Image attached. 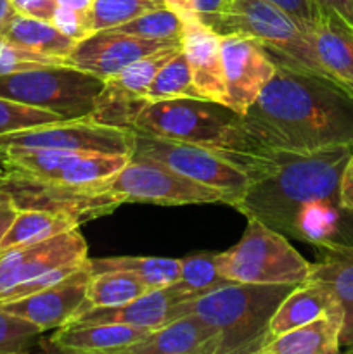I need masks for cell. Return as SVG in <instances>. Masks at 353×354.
I'll list each match as a JSON object with an SVG mask.
<instances>
[{
  "mask_svg": "<svg viewBox=\"0 0 353 354\" xmlns=\"http://www.w3.org/2000/svg\"><path fill=\"white\" fill-rule=\"evenodd\" d=\"M339 204H341V209L353 211V152L346 161L341 180H339Z\"/></svg>",
  "mask_w": 353,
  "mask_h": 354,
  "instance_id": "41",
  "label": "cell"
},
{
  "mask_svg": "<svg viewBox=\"0 0 353 354\" xmlns=\"http://www.w3.org/2000/svg\"><path fill=\"white\" fill-rule=\"evenodd\" d=\"M159 7H165L163 0H93V30L102 31L120 26Z\"/></svg>",
  "mask_w": 353,
  "mask_h": 354,
  "instance_id": "33",
  "label": "cell"
},
{
  "mask_svg": "<svg viewBox=\"0 0 353 354\" xmlns=\"http://www.w3.org/2000/svg\"><path fill=\"white\" fill-rule=\"evenodd\" d=\"M17 207L14 206L12 199H10L9 194L6 190L0 189V245H2V239L6 235V232L9 230L10 223L16 218Z\"/></svg>",
  "mask_w": 353,
  "mask_h": 354,
  "instance_id": "43",
  "label": "cell"
},
{
  "mask_svg": "<svg viewBox=\"0 0 353 354\" xmlns=\"http://www.w3.org/2000/svg\"><path fill=\"white\" fill-rule=\"evenodd\" d=\"M180 44L182 41L149 40L134 35L102 30L96 31L85 40L76 41L71 54L68 55V62L75 68L107 80L137 59Z\"/></svg>",
  "mask_w": 353,
  "mask_h": 354,
  "instance_id": "16",
  "label": "cell"
},
{
  "mask_svg": "<svg viewBox=\"0 0 353 354\" xmlns=\"http://www.w3.org/2000/svg\"><path fill=\"white\" fill-rule=\"evenodd\" d=\"M59 64H69V62L66 59L51 57V55L30 50V48L14 44L3 37L0 38V76Z\"/></svg>",
  "mask_w": 353,
  "mask_h": 354,
  "instance_id": "36",
  "label": "cell"
},
{
  "mask_svg": "<svg viewBox=\"0 0 353 354\" xmlns=\"http://www.w3.org/2000/svg\"><path fill=\"white\" fill-rule=\"evenodd\" d=\"M220 332L196 313L151 330L125 354H220Z\"/></svg>",
  "mask_w": 353,
  "mask_h": 354,
  "instance_id": "19",
  "label": "cell"
},
{
  "mask_svg": "<svg viewBox=\"0 0 353 354\" xmlns=\"http://www.w3.org/2000/svg\"><path fill=\"white\" fill-rule=\"evenodd\" d=\"M89 259V248L78 228L35 244L0 252V303L16 287L66 265Z\"/></svg>",
  "mask_w": 353,
  "mask_h": 354,
  "instance_id": "13",
  "label": "cell"
},
{
  "mask_svg": "<svg viewBox=\"0 0 353 354\" xmlns=\"http://www.w3.org/2000/svg\"><path fill=\"white\" fill-rule=\"evenodd\" d=\"M102 88V78L71 64L0 76V97L48 111L61 120L90 116Z\"/></svg>",
  "mask_w": 353,
  "mask_h": 354,
  "instance_id": "6",
  "label": "cell"
},
{
  "mask_svg": "<svg viewBox=\"0 0 353 354\" xmlns=\"http://www.w3.org/2000/svg\"><path fill=\"white\" fill-rule=\"evenodd\" d=\"M352 152L353 145L314 152L269 151L234 207L282 235L311 242L308 216L341 207L339 180Z\"/></svg>",
  "mask_w": 353,
  "mask_h": 354,
  "instance_id": "2",
  "label": "cell"
},
{
  "mask_svg": "<svg viewBox=\"0 0 353 354\" xmlns=\"http://www.w3.org/2000/svg\"><path fill=\"white\" fill-rule=\"evenodd\" d=\"M165 7H168L170 10H173L175 14H179L183 21L192 19V0H163Z\"/></svg>",
  "mask_w": 353,
  "mask_h": 354,
  "instance_id": "46",
  "label": "cell"
},
{
  "mask_svg": "<svg viewBox=\"0 0 353 354\" xmlns=\"http://www.w3.org/2000/svg\"><path fill=\"white\" fill-rule=\"evenodd\" d=\"M3 38L17 45H23L30 50L51 55V57L66 59V61L76 45V41L66 37L52 21L21 16V14L14 16Z\"/></svg>",
  "mask_w": 353,
  "mask_h": 354,
  "instance_id": "26",
  "label": "cell"
},
{
  "mask_svg": "<svg viewBox=\"0 0 353 354\" xmlns=\"http://www.w3.org/2000/svg\"><path fill=\"white\" fill-rule=\"evenodd\" d=\"M170 99H203L194 86L189 62L182 48L161 66L145 95L147 102Z\"/></svg>",
  "mask_w": 353,
  "mask_h": 354,
  "instance_id": "30",
  "label": "cell"
},
{
  "mask_svg": "<svg viewBox=\"0 0 353 354\" xmlns=\"http://www.w3.org/2000/svg\"><path fill=\"white\" fill-rule=\"evenodd\" d=\"M16 9H14L10 0H0V38L7 33L10 26V21L16 16Z\"/></svg>",
  "mask_w": 353,
  "mask_h": 354,
  "instance_id": "45",
  "label": "cell"
},
{
  "mask_svg": "<svg viewBox=\"0 0 353 354\" xmlns=\"http://www.w3.org/2000/svg\"><path fill=\"white\" fill-rule=\"evenodd\" d=\"M220 37L227 93L225 106L242 116L275 75V64L263 45L253 37L242 33Z\"/></svg>",
  "mask_w": 353,
  "mask_h": 354,
  "instance_id": "14",
  "label": "cell"
},
{
  "mask_svg": "<svg viewBox=\"0 0 353 354\" xmlns=\"http://www.w3.org/2000/svg\"><path fill=\"white\" fill-rule=\"evenodd\" d=\"M109 189L125 203L159 206L227 203L221 190L180 175L154 159L130 158V161L109 180Z\"/></svg>",
  "mask_w": 353,
  "mask_h": 354,
  "instance_id": "11",
  "label": "cell"
},
{
  "mask_svg": "<svg viewBox=\"0 0 353 354\" xmlns=\"http://www.w3.org/2000/svg\"><path fill=\"white\" fill-rule=\"evenodd\" d=\"M55 121H61L57 114L0 97V137Z\"/></svg>",
  "mask_w": 353,
  "mask_h": 354,
  "instance_id": "35",
  "label": "cell"
},
{
  "mask_svg": "<svg viewBox=\"0 0 353 354\" xmlns=\"http://www.w3.org/2000/svg\"><path fill=\"white\" fill-rule=\"evenodd\" d=\"M291 283L228 282L179 306L180 317L199 315L221 337L220 354H260L272 341L270 320Z\"/></svg>",
  "mask_w": 353,
  "mask_h": 354,
  "instance_id": "4",
  "label": "cell"
},
{
  "mask_svg": "<svg viewBox=\"0 0 353 354\" xmlns=\"http://www.w3.org/2000/svg\"><path fill=\"white\" fill-rule=\"evenodd\" d=\"M308 40L329 82L353 100V28L338 14L322 12Z\"/></svg>",
  "mask_w": 353,
  "mask_h": 354,
  "instance_id": "20",
  "label": "cell"
},
{
  "mask_svg": "<svg viewBox=\"0 0 353 354\" xmlns=\"http://www.w3.org/2000/svg\"><path fill=\"white\" fill-rule=\"evenodd\" d=\"M17 14L37 19L52 21L54 19L57 0H10Z\"/></svg>",
  "mask_w": 353,
  "mask_h": 354,
  "instance_id": "40",
  "label": "cell"
},
{
  "mask_svg": "<svg viewBox=\"0 0 353 354\" xmlns=\"http://www.w3.org/2000/svg\"><path fill=\"white\" fill-rule=\"evenodd\" d=\"M132 158L154 159L176 173L208 187L221 190L228 206H235L248 187L249 176L239 168L234 158L213 149L187 142L168 140L135 130V147Z\"/></svg>",
  "mask_w": 353,
  "mask_h": 354,
  "instance_id": "8",
  "label": "cell"
},
{
  "mask_svg": "<svg viewBox=\"0 0 353 354\" xmlns=\"http://www.w3.org/2000/svg\"><path fill=\"white\" fill-rule=\"evenodd\" d=\"M52 23L71 40L82 41L96 33L92 23V12H82V10H73L68 7L57 6Z\"/></svg>",
  "mask_w": 353,
  "mask_h": 354,
  "instance_id": "37",
  "label": "cell"
},
{
  "mask_svg": "<svg viewBox=\"0 0 353 354\" xmlns=\"http://www.w3.org/2000/svg\"><path fill=\"white\" fill-rule=\"evenodd\" d=\"M266 2L273 3L280 10H284L287 16L293 17L294 23L305 31L307 37L317 26L322 17L320 9L311 0H266Z\"/></svg>",
  "mask_w": 353,
  "mask_h": 354,
  "instance_id": "38",
  "label": "cell"
},
{
  "mask_svg": "<svg viewBox=\"0 0 353 354\" xmlns=\"http://www.w3.org/2000/svg\"><path fill=\"white\" fill-rule=\"evenodd\" d=\"M109 31L149 38V40L182 41L183 19L179 14L170 10L168 7H159V9L149 10V12L142 14V16L128 21V23L109 28Z\"/></svg>",
  "mask_w": 353,
  "mask_h": 354,
  "instance_id": "32",
  "label": "cell"
},
{
  "mask_svg": "<svg viewBox=\"0 0 353 354\" xmlns=\"http://www.w3.org/2000/svg\"><path fill=\"white\" fill-rule=\"evenodd\" d=\"M151 330L125 324H66L55 328L52 349L73 354H125Z\"/></svg>",
  "mask_w": 353,
  "mask_h": 354,
  "instance_id": "21",
  "label": "cell"
},
{
  "mask_svg": "<svg viewBox=\"0 0 353 354\" xmlns=\"http://www.w3.org/2000/svg\"><path fill=\"white\" fill-rule=\"evenodd\" d=\"M343 308L334 294L320 282L305 280L298 283L277 306L272 320H270V334L272 339L280 334L301 327L329 311Z\"/></svg>",
  "mask_w": 353,
  "mask_h": 354,
  "instance_id": "23",
  "label": "cell"
},
{
  "mask_svg": "<svg viewBox=\"0 0 353 354\" xmlns=\"http://www.w3.org/2000/svg\"><path fill=\"white\" fill-rule=\"evenodd\" d=\"M217 268L230 282L298 286L308 280L311 263L287 242L286 235L256 218H248L241 241L217 252Z\"/></svg>",
  "mask_w": 353,
  "mask_h": 354,
  "instance_id": "5",
  "label": "cell"
},
{
  "mask_svg": "<svg viewBox=\"0 0 353 354\" xmlns=\"http://www.w3.org/2000/svg\"><path fill=\"white\" fill-rule=\"evenodd\" d=\"M322 259L314 263L308 279L320 282L334 294L336 299L348 311L353 308V245L318 242Z\"/></svg>",
  "mask_w": 353,
  "mask_h": 354,
  "instance_id": "24",
  "label": "cell"
},
{
  "mask_svg": "<svg viewBox=\"0 0 353 354\" xmlns=\"http://www.w3.org/2000/svg\"><path fill=\"white\" fill-rule=\"evenodd\" d=\"M353 353V308L345 311L341 334H339V353Z\"/></svg>",
  "mask_w": 353,
  "mask_h": 354,
  "instance_id": "44",
  "label": "cell"
},
{
  "mask_svg": "<svg viewBox=\"0 0 353 354\" xmlns=\"http://www.w3.org/2000/svg\"><path fill=\"white\" fill-rule=\"evenodd\" d=\"M180 48H182V44L161 48V50L152 52V54L145 55V57L137 59V61L128 64L125 69H121L118 75L104 80V85L109 90H113V92L127 97L128 100H134V102H147L145 95H147V90L151 86L154 76L158 75L161 66L173 54H176Z\"/></svg>",
  "mask_w": 353,
  "mask_h": 354,
  "instance_id": "28",
  "label": "cell"
},
{
  "mask_svg": "<svg viewBox=\"0 0 353 354\" xmlns=\"http://www.w3.org/2000/svg\"><path fill=\"white\" fill-rule=\"evenodd\" d=\"M92 277L90 259L55 286L0 304L9 313L17 315L37 325L40 330H52L71 322L87 299V287Z\"/></svg>",
  "mask_w": 353,
  "mask_h": 354,
  "instance_id": "15",
  "label": "cell"
},
{
  "mask_svg": "<svg viewBox=\"0 0 353 354\" xmlns=\"http://www.w3.org/2000/svg\"><path fill=\"white\" fill-rule=\"evenodd\" d=\"M0 147H44L132 156L135 130L100 123L92 116L61 120L0 137Z\"/></svg>",
  "mask_w": 353,
  "mask_h": 354,
  "instance_id": "12",
  "label": "cell"
},
{
  "mask_svg": "<svg viewBox=\"0 0 353 354\" xmlns=\"http://www.w3.org/2000/svg\"><path fill=\"white\" fill-rule=\"evenodd\" d=\"M352 7H353V0H352Z\"/></svg>",
  "mask_w": 353,
  "mask_h": 354,
  "instance_id": "49",
  "label": "cell"
},
{
  "mask_svg": "<svg viewBox=\"0 0 353 354\" xmlns=\"http://www.w3.org/2000/svg\"><path fill=\"white\" fill-rule=\"evenodd\" d=\"M57 6L68 7L73 10H82V12H92L93 0H57Z\"/></svg>",
  "mask_w": 353,
  "mask_h": 354,
  "instance_id": "47",
  "label": "cell"
},
{
  "mask_svg": "<svg viewBox=\"0 0 353 354\" xmlns=\"http://www.w3.org/2000/svg\"><path fill=\"white\" fill-rule=\"evenodd\" d=\"M149 289L135 273L125 270H107L92 273L87 287V299L80 313L89 308H109L137 299ZM78 313V315H80Z\"/></svg>",
  "mask_w": 353,
  "mask_h": 354,
  "instance_id": "27",
  "label": "cell"
},
{
  "mask_svg": "<svg viewBox=\"0 0 353 354\" xmlns=\"http://www.w3.org/2000/svg\"><path fill=\"white\" fill-rule=\"evenodd\" d=\"M42 334L35 324L0 308V354L28 353Z\"/></svg>",
  "mask_w": 353,
  "mask_h": 354,
  "instance_id": "34",
  "label": "cell"
},
{
  "mask_svg": "<svg viewBox=\"0 0 353 354\" xmlns=\"http://www.w3.org/2000/svg\"><path fill=\"white\" fill-rule=\"evenodd\" d=\"M92 273L107 272V270H125L132 272L149 287L172 286L180 277V259L154 258V256H118V258L90 259Z\"/></svg>",
  "mask_w": 353,
  "mask_h": 354,
  "instance_id": "29",
  "label": "cell"
},
{
  "mask_svg": "<svg viewBox=\"0 0 353 354\" xmlns=\"http://www.w3.org/2000/svg\"><path fill=\"white\" fill-rule=\"evenodd\" d=\"M132 156L44 147H0V166L10 175L69 185H99L113 178Z\"/></svg>",
  "mask_w": 353,
  "mask_h": 354,
  "instance_id": "9",
  "label": "cell"
},
{
  "mask_svg": "<svg viewBox=\"0 0 353 354\" xmlns=\"http://www.w3.org/2000/svg\"><path fill=\"white\" fill-rule=\"evenodd\" d=\"M6 178H7V171L2 168V166H0V187L3 185V182H6Z\"/></svg>",
  "mask_w": 353,
  "mask_h": 354,
  "instance_id": "48",
  "label": "cell"
},
{
  "mask_svg": "<svg viewBox=\"0 0 353 354\" xmlns=\"http://www.w3.org/2000/svg\"><path fill=\"white\" fill-rule=\"evenodd\" d=\"M187 299L175 283L151 289L127 304L109 308H89L76 315L71 324H125L156 330L180 317L179 306ZM69 324V322H68Z\"/></svg>",
  "mask_w": 353,
  "mask_h": 354,
  "instance_id": "17",
  "label": "cell"
},
{
  "mask_svg": "<svg viewBox=\"0 0 353 354\" xmlns=\"http://www.w3.org/2000/svg\"><path fill=\"white\" fill-rule=\"evenodd\" d=\"M320 9V12H334L353 28L352 0H311Z\"/></svg>",
  "mask_w": 353,
  "mask_h": 354,
  "instance_id": "42",
  "label": "cell"
},
{
  "mask_svg": "<svg viewBox=\"0 0 353 354\" xmlns=\"http://www.w3.org/2000/svg\"><path fill=\"white\" fill-rule=\"evenodd\" d=\"M134 130L224 152L248 176L265 161L263 151L248 135L241 114L206 99H170L147 102L134 121Z\"/></svg>",
  "mask_w": 353,
  "mask_h": 354,
  "instance_id": "3",
  "label": "cell"
},
{
  "mask_svg": "<svg viewBox=\"0 0 353 354\" xmlns=\"http://www.w3.org/2000/svg\"><path fill=\"white\" fill-rule=\"evenodd\" d=\"M345 310L336 308L301 327L273 337L260 354H336L339 353Z\"/></svg>",
  "mask_w": 353,
  "mask_h": 354,
  "instance_id": "22",
  "label": "cell"
},
{
  "mask_svg": "<svg viewBox=\"0 0 353 354\" xmlns=\"http://www.w3.org/2000/svg\"><path fill=\"white\" fill-rule=\"evenodd\" d=\"M217 33L253 37L269 52L273 64L291 66L329 82L305 31L294 23L293 17L266 0H232Z\"/></svg>",
  "mask_w": 353,
  "mask_h": 354,
  "instance_id": "7",
  "label": "cell"
},
{
  "mask_svg": "<svg viewBox=\"0 0 353 354\" xmlns=\"http://www.w3.org/2000/svg\"><path fill=\"white\" fill-rule=\"evenodd\" d=\"M232 6V0H192L194 19L217 31L218 24Z\"/></svg>",
  "mask_w": 353,
  "mask_h": 354,
  "instance_id": "39",
  "label": "cell"
},
{
  "mask_svg": "<svg viewBox=\"0 0 353 354\" xmlns=\"http://www.w3.org/2000/svg\"><path fill=\"white\" fill-rule=\"evenodd\" d=\"M182 50L189 62L194 86L201 97L225 106L227 93L220 35L194 17L183 21Z\"/></svg>",
  "mask_w": 353,
  "mask_h": 354,
  "instance_id": "18",
  "label": "cell"
},
{
  "mask_svg": "<svg viewBox=\"0 0 353 354\" xmlns=\"http://www.w3.org/2000/svg\"><path fill=\"white\" fill-rule=\"evenodd\" d=\"M228 282L230 280L221 277L217 268V252H201L180 259V277L173 283L187 299L192 301Z\"/></svg>",
  "mask_w": 353,
  "mask_h": 354,
  "instance_id": "31",
  "label": "cell"
},
{
  "mask_svg": "<svg viewBox=\"0 0 353 354\" xmlns=\"http://www.w3.org/2000/svg\"><path fill=\"white\" fill-rule=\"evenodd\" d=\"M78 227L80 223L75 218L64 216V214L48 213V211L40 209L17 211L9 230L3 235L0 252L17 248V245L47 241V239L66 234V232L75 230Z\"/></svg>",
  "mask_w": 353,
  "mask_h": 354,
  "instance_id": "25",
  "label": "cell"
},
{
  "mask_svg": "<svg viewBox=\"0 0 353 354\" xmlns=\"http://www.w3.org/2000/svg\"><path fill=\"white\" fill-rule=\"evenodd\" d=\"M17 211L40 209L75 218L80 225L113 213L125 204L109 189V180L99 185H69L7 173L3 185Z\"/></svg>",
  "mask_w": 353,
  "mask_h": 354,
  "instance_id": "10",
  "label": "cell"
},
{
  "mask_svg": "<svg viewBox=\"0 0 353 354\" xmlns=\"http://www.w3.org/2000/svg\"><path fill=\"white\" fill-rule=\"evenodd\" d=\"M241 120L263 151L353 145V100L332 83L291 66L275 64V75Z\"/></svg>",
  "mask_w": 353,
  "mask_h": 354,
  "instance_id": "1",
  "label": "cell"
}]
</instances>
